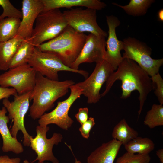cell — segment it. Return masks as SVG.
Instances as JSON below:
<instances>
[{"label":"cell","mask_w":163,"mask_h":163,"mask_svg":"<svg viewBox=\"0 0 163 163\" xmlns=\"http://www.w3.org/2000/svg\"><path fill=\"white\" fill-rule=\"evenodd\" d=\"M117 70L106 81L105 90L101 94V97L104 96L109 92L116 80H120L121 98H128L134 91L137 90L139 92L138 119L148 94L153 90L151 77L136 62L127 58L123 59Z\"/></svg>","instance_id":"6da1fadb"},{"label":"cell","mask_w":163,"mask_h":163,"mask_svg":"<svg viewBox=\"0 0 163 163\" xmlns=\"http://www.w3.org/2000/svg\"><path fill=\"white\" fill-rule=\"evenodd\" d=\"M75 84L72 80H53L37 72L35 84L31 91L30 115L33 120L39 119L54 106L55 101L65 95L70 87Z\"/></svg>","instance_id":"7a4b0ae2"},{"label":"cell","mask_w":163,"mask_h":163,"mask_svg":"<svg viewBox=\"0 0 163 163\" xmlns=\"http://www.w3.org/2000/svg\"><path fill=\"white\" fill-rule=\"evenodd\" d=\"M87 35L78 32L68 25L55 38L36 47L40 51L53 54L70 67L80 54Z\"/></svg>","instance_id":"3957f363"},{"label":"cell","mask_w":163,"mask_h":163,"mask_svg":"<svg viewBox=\"0 0 163 163\" xmlns=\"http://www.w3.org/2000/svg\"><path fill=\"white\" fill-rule=\"evenodd\" d=\"M68 26L59 9L42 11L36 20L31 38L35 47L59 35Z\"/></svg>","instance_id":"277c9868"},{"label":"cell","mask_w":163,"mask_h":163,"mask_svg":"<svg viewBox=\"0 0 163 163\" xmlns=\"http://www.w3.org/2000/svg\"><path fill=\"white\" fill-rule=\"evenodd\" d=\"M123 59H130L136 62L151 77L159 72L163 64V58L154 59L151 56V49L145 43L129 37L123 41Z\"/></svg>","instance_id":"5b68a950"},{"label":"cell","mask_w":163,"mask_h":163,"mask_svg":"<svg viewBox=\"0 0 163 163\" xmlns=\"http://www.w3.org/2000/svg\"><path fill=\"white\" fill-rule=\"evenodd\" d=\"M28 64L36 72L51 80H59L58 72H70L81 74L86 79L88 72L85 70H74L65 65L55 56L41 51L35 47Z\"/></svg>","instance_id":"8992f818"},{"label":"cell","mask_w":163,"mask_h":163,"mask_svg":"<svg viewBox=\"0 0 163 163\" xmlns=\"http://www.w3.org/2000/svg\"><path fill=\"white\" fill-rule=\"evenodd\" d=\"M30 91L25 94L14 97V101L11 102L8 98L3 99L2 104L8 112L9 117L12 120L13 124L10 131L12 136L17 138V134L19 130L21 131L24 138V145L30 146V139L33 136L27 132L24 125V118L29 108Z\"/></svg>","instance_id":"52a82bcc"},{"label":"cell","mask_w":163,"mask_h":163,"mask_svg":"<svg viewBox=\"0 0 163 163\" xmlns=\"http://www.w3.org/2000/svg\"><path fill=\"white\" fill-rule=\"evenodd\" d=\"M69 88L71 92L69 97L63 101L58 102L53 110L41 116L38 121L39 125L45 126L55 124L65 130L72 126L73 120L69 116V112L74 102L82 94V90L75 84L71 85Z\"/></svg>","instance_id":"ba28073f"},{"label":"cell","mask_w":163,"mask_h":163,"mask_svg":"<svg viewBox=\"0 0 163 163\" xmlns=\"http://www.w3.org/2000/svg\"><path fill=\"white\" fill-rule=\"evenodd\" d=\"M37 72L28 64L14 68L0 75V86L13 88L18 95L32 91L36 83Z\"/></svg>","instance_id":"9c48e42d"},{"label":"cell","mask_w":163,"mask_h":163,"mask_svg":"<svg viewBox=\"0 0 163 163\" xmlns=\"http://www.w3.org/2000/svg\"><path fill=\"white\" fill-rule=\"evenodd\" d=\"M114 71L113 67L104 60L96 63L93 72L84 81L75 84L82 90V94L87 98L88 104H95L99 101L102 86Z\"/></svg>","instance_id":"30bf717a"},{"label":"cell","mask_w":163,"mask_h":163,"mask_svg":"<svg viewBox=\"0 0 163 163\" xmlns=\"http://www.w3.org/2000/svg\"><path fill=\"white\" fill-rule=\"evenodd\" d=\"M63 13L68 25L75 31L80 33L89 32L105 37L107 36V33L97 24L96 10L77 8L64 11Z\"/></svg>","instance_id":"8fae6325"},{"label":"cell","mask_w":163,"mask_h":163,"mask_svg":"<svg viewBox=\"0 0 163 163\" xmlns=\"http://www.w3.org/2000/svg\"><path fill=\"white\" fill-rule=\"evenodd\" d=\"M49 129L48 126L38 125L36 128V136L30 138V146L37 155L36 158L31 162V163L37 161L38 163H44L46 161L52 163H59V161L53 155V148L54 145H57L62 142L63 136L61 133H54L51 138L47 139L46 133Z\"/></svg>","instance_id":"7c38bea8"},{"label":"cell","mask_w":163,"mask_h":163,"mask_svg":"<svg viewBox=\"0 0 163 163\" xmlns=\"http://www.w3.org/2000/svg\"><path fill=\"white\" fill-rule=\"evenodd\" d=\"M105 38L91 33L87 35L85 42L80 54L70 68L77 70L82 63H97L104 60L106 51Z\"/></svg>","instance_id":"4fadbf2b"},{"label":"cell","mask_w":163,"mask_h":163,"mask_svg":"<svg viewBox=\"0 0 163 163\" xmlns=\"http://www.w3.org/2000/svg\"><path fill=\"white\" fill-rule=\"evenodd\" d=\"M106 20L108 31L104 60L115 70L123 59L120 53L121 51L123 50V42L118 40L116 32V28L120 25V22L117 18L113 15L106 16Z\"/></svg>","instance_id":"5bb4252c"},{"label":"cell","mask_w":163,"mask_h":163,"mask_svg":"<svg viewBox=\"0 0 163 163\" xmlns=\"http://www.w3.org/2000/svg\"><path fill=\"white\" fill-rule=\"evenodd\" d=\"M22 18L17 34L24 39L31 37L33 25L38 15L43 11L41 0H23L22 2Z\"/></svg>","instance_id":"9a60e30c"},{"label":"cell","mask_w":163,"mask_h":163,"mask_svg":"<svg viewBox=\"0 0 163 163\" xmlns=\"http://www.w3.org/2000/svg\"><path fill=\"white\" fill-rule=\"evenodd\" d=\"M122 144L113 139L103 143L87 158V163H113Z\"/></svg>","instance_id":"2e32d148"},{"label":"cell","mask_w":163,"mask_h":163,"mask_svg":"<svg viewBox=\"0 0 163 163\" xmlns=\"http://www.w3.org/2000/svg\"><path fill=\"white\" fill-rule=\"evenodd\" d=\"M7 112L4 106L0 110V133L3 140L2 150L5 152H12L16 154H20L23 152L24 148L17 138L11 136L7 126L10 119L6 115Z\"/></svg>","instance_id":"e0dca14e"},{"label":"cell","mask_w":163,"mask_h":163,"mask_svg":"<svg viewBox=\"0 0 163 163\" xmlns=\"http://www.w3.org/2000/svg\"><path fill=\"white\" fill-rule=\"evenodd\" d=\"M43 5L42 11L59 9L61 8H70L81 6L95 10H101L106 4L99 0H41Z\"/></svg>","instance_id":"ac0fdd59"},{"label":"cell","mask_w":163,"mask_h":163,"mask_svg":"<svg viewBox=\"0 0 163 163\" xmlns=\"http://www.w3.org/2000/svg\"><path fill=\"white\" fill-rule=\"evenodd\" d=\"M24 39L17 35L13 38L0 43V70L9 69L11 61Z\"/></svg>","instance_id":"d6986e66"},{"label":"cell","mask_w":163,"mask_h":163,"mask_svg":"<svg viewBox=\"0 0 163 163\" xmlns=\"http://www.w3.org/2000/svg\"><path fill=\"white\" fill-rule=\"evenodd\" d=\"M35 47L31 37L24 39L11 61L9 69L28 64Z\"/></svg>","instance_id":"ffe728a7"},{"label":"cell","mask_w":163,"mask_h":163,"mask_svg":"<svg viewBox=\"0 0 163 163\" xmlns=\"http://www.w3.org/2000/svg\"><path fill=\"white\" fill-rule=\"evenodd\" d=\"M113 139L125 145L133 139L138 136V132L130 127L126 120L123 119L116 124L112 133Z\"/></svg>","instance_id":"44dd1931"},{"label":"cell","mask_w":163,"mask_h":163,"mask_svg":"<svg viewBox=\"0 0 163 163\" xmlns=\"http://www.w3.org/2000/svg\"><path fill=\"white\" fill-rule=\"evenodd\" d=\"M127 152L133 154H147L154 150L155 145L147 137L137 136L125 145Z\"/></svg>","instance_id":"7402d4cb"},{"label":"cell","mask_w":163,"mask_h":163,"mask_svg":"<svg viewBox=\"0 0 163 163\" xmlns=\"http://www.w3.org/2000/svg\"><path fill=\"white\" fill-rule=\"evenodd\" d=\"M155 2L154 0H130L128 4L124 6L115 3L112 4L122 8L129 15L138 17L145 15Z\"/></svg>","instance_id":"603a6c76"},{"label":"cell","mask_w":163,"mask_h":163,"mask_svg":"<svg viewBox=\"0 0 163 163\" xmlns=\"http://www.w3.org/2000/svg\"><path fill=\"white\" fill-rule=\"evenodd\" d=\"M20 19L6 18L0 20V43L14 38L17 34Z\"/></svg>","instance_id":"cb8c5ba5"},{"label":"cell","mask_w":163,"mask_h":163,"mask_svg":"<svg viewBox=\"0 0 163 163\" xmlns=\"http://www.w3.org/2000/svg\"><path fill=\"white\" fill-rule=\"evenodd\" d=\"M144 124L152 129L163 125V106L160 104H153L147 113L144 121Z\"/></svg>","instance_id":"d4e9b609"},{"label":"cell","mask_w":163,"mask_h":163,"mask_svg":"<svg viewBox=\"0 0 163 163\" xmlns=\"http://www.w3.org/2000/svg\"><path fill=\"white\" fill-rule=\"evenodd\" d=\"M151 160L149 154H135L126 152L119 157L115 163H149Z\"/></svg>","instance_id":"484cf974"},{"label":"cell","mask_w":163,"mask_h":163,"mask_svg":"<svg viewBox=\"0 0 163 163\" xmlns=\"http://www.w3.org/2000/svg\"><path fill=\"white\" fill-rule=\"evenodd\" d=\"M0 5L3 11L0 15V20L6 18L22 19V12L16 8L9 0H0Z\"/></svg>","instance_id":"4316f807"},{"label":"cell","mask_w":163,"mask_h":163,"mask_svg":"<svg viewBox=\"0 0 163 163\" xmlns=\"http://www.w3.org/2000/svg\"><path fill=\"white\" fill-rule=\"evenodd\" d=\"M154 93L160 103L163 104V79L158 73L151 77Z\"/></svg>","instance_id":"83f0119b"},{"label":"cell","mask_w":163,"mask_h":163,"mask_svg":"<svg viewBox=\"0 0 163 163\" xmlns=\"http://www.w3.org/2000/svg\"><path fill=\"white\" fill-rule=\"evenodd\" d=\"M95 124L94 118L90 117L85 122L81 125L79 130L83 138L86 139L89 138L90 131Z\"/></svg>","instance_id":"f1b7e54d"},{"label":"cell","mask_w":163,"mask_h":163,"mask_svg":"<svg viewBox=\"0 0 163 163\" xmlns=\"http://www.w3.org/2000/svg\"><path fill=\"white\" fill-rule=\"evenodd\" d=\"M88 109L87 107L81 108L79 109L78 112L75 115L77 120L81 125L85 122L88 120Z\"/></svg>","instance_id":"f546056e"},{"label":"cell","mask_w":163,"mask_h":163,"mask_svg":"<svg viewBox=\"0 0 163 163\" xmlns=\"http://www.w3.org/2000/svg\"><path fill=\"white\" fill-rule=\"evenodd\" d=\"M17 94L16 91L13 88H5L0 86V100L8 98L11 96H14Z\"/></svg>","instance_id":"4dcf8cb0"},{"label":"cell","mask_w":163,"mask_h":163,"mask_svg":"<svg viewBox=\"0 0 163 163\" xmlns=\"http://www.w3.org/2000/svg\"><path fill=\"white\" fill-rule=\"evenodd\" d=\"M21 161L18 157L10 158L7 155L0 156V163H20Z\"/></svg>","instance_id":"1f68e13d"},{"label":"cell","mask_w":163,"mask_h":163,"mask_svg":"<svg viewBox=\"0 0 163 163\" xmlns=\"http://www.w3.org/2000/svg\"><path fill=\"white\" fill-rule=\"evenodd\" d=\"M156 154L158 157L161 163H163V149L158 150L156 152Z\"/></svg>","instance_id":"d6a6232c"},{"label":"cell","mask_w":163,"mask_h":163,"mask_svg":"<svg viewBox=\"0 0 163 163\" xmlns=\"http://www.w3.org/2000/svg\"><path fill=\"white\" fill-rule=\"evenodd\" d=\"M158 20L161 22L163 21V9L160 10L158 12Z\"/></svg>","instance_id":"836d02e7"},{"label":"cell","mask_w":163,"mask_h":163,"mask_svg":"<svg viewBox=\"0 0 163 163\" xmlns=\"http://www.w3.org/2000/svg\"><path fill=\"white\" fill-rule=\"evenodd\" d=\"M23 163H30V162L27 159H25L23 161ZM74 163H82L80 161L78 160L77 159H75V161Z\"/></svg>","instance_id":"e575fe53"}]
</instances>
